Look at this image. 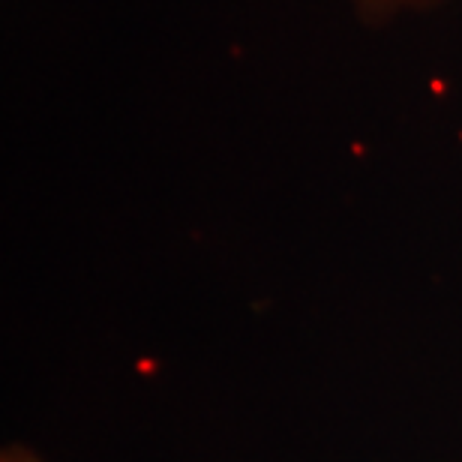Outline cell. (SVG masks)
<instances>
[{
  "instance_id": "obj_1",
  "label": "cell",
  "mask_w": 462,
  "mask_h": 462,
  "mask_svg": "<svg viewBox=\"0 0 462 462\" xmlns=\"http://www.w3.org/2000/svg\"><path fill=\"white\" fill-rule=\"evenodd\" d=\"M339 4H343L360 24L382 27V24L402 22V18L430 15V13H439V9L459 6L462 0H339Z\"/></svg>"
}]
</instances>
